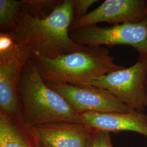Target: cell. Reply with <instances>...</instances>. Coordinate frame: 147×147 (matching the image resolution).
<instances>
[{
    "label": "cell",
    "mask_w": 147,
    "mask_h": 147,
    "mask_svg": "<svg viewBox=\"0 0 147 147\" xmlns=\"http://www.w3.org/2000/svg\"><path fill=\"white\" fill-rule=\"evenodd\" d=\"M74 20L73 0H62L49 16L35 18L21 8L16 26L12 31L14 39L33 53L53 58L83 49L70 36Z\"/></svg>",
    "instance_id": "1"
},
{
    "label": "cell",
    "mask_w": 147,
    "mask_h": 147,
    "mask_svg": "<svg viewBox=\"0 0 147 147\" xmlns=\"http://www.w3.org/2000/svg\"><path fill=\"white\" fill-rule=\"evenodd\" d=\"M32 58L46 83L79 87L92 86L101 77L124 68L115 62L104 47L86 46L82 50L53 58L32 52Z\"/></svg>",
    "instance_id": "2"
},
{
    "label": "cell",
    "mask_w": 147,
    "mask_h": 147,
    "mask_svg": "<svg viewBox=\"0 0 147 147\" xmlns=\"http://www.w3.org/2000/svg\"><path fill=\"white\" fill-rule=\"evenodd\" d=\"M19 98L26 127L61 121L82 123L80 115L42 79L32 58L21 74Z\"/></svg>",
    "instance_id": "3"
},
{
    "label": "cell",
    "mask_w": 147,
    "mask_h": 147,
    "mask_svg": "<svg viewBox=\"0 0 147 147\" xmlns=\"http://www.w3.org/2000/svg\"><path fill=\"white\" fill-rule=\"evenodd\" d=\"M147 55H139L136 63L107 74L94 81L92 86L106 89L132 110L147 109Z\"/></svg>",
    "instance_id": "4"
},
{
    "label": "cell",
    "mask_w": 147,
    "mask_h": 147,
    "mask_svg": "<svg viewBox=\"0 0 147 147\" xmlns=\"http://www.w3.org/2000/svg\"><path fill=\"white\" fill-rule=\"evenodd\" d=\"M70 36L79 45L104 47L125 45L133 47L139 55H147V19L110 27H83L70 31Z\"/></svg>",
    "instance_id": "5"
},
{
    "label": "cell",
    "mask_w": 147,
    "mask_h": 147,
    "mask_svg": "<svg viewBox=\"0 0 147 147\" xmlns=\"http://www.w3.org/2000/svg\"><path fill=\"white\" fill-rule=\"evenodd\" d=\"M32 55L30 48L19 43L11 50L0 53V114L22 124L19 86L22 70Z\"/></svg>",
    "instance_id": "6"
},
{
    "label": "cell",
    "mask_w": 147,
    "mask_h": 147,
    "mask_svg": "<svg viewBox=\"0 0 147 147\" xmlns=\"http://www.w3.org/2000/svg\"><path fill=\"white\" fill-rule=\"evenodd\" d=\"M79 115L86 112L126 113L134 111L106 89L93 86L79 87L67 84L47 83Z\"/></svg>",
    "instance_id": "7"
},
{
    "label": "cell",
    "mask_w": 147,
    "mask_h": 147,
    "mask_svg": "<svg viewBox=\"0 0 147 147\" xmlns=\"http://www.w3.org/2000/svg\"><path fill=\"white\" fill-rule=\"evenodd\" d=\"M147 19V0H106L94 10L73 21L70 31L105 22L112 26Z\"/></svg>",
    "instance_id": "8"
},
{
    "label": "cell",
    "mask_w": 147,
    "mask_h": 147,
    "mask_svg": "<svg viewBox=\"0 0 147 147\" xmlns=\"http://www.w3.org/2000/svg\"><path fill=\"white\" fill-rule=\"evenodd\" d=\"M26 127L36 138L51 147H89L96 133L83 123L67 121Z\"/></svg>",
    "instance_id": "9"
},
{
    "label": "cell",
    "mask_w": 147,
    "mask_h": 147,
    "mask_svg": "<svg viewBox=\"0 0 147 147\" xmlns=\"http://www.w3.org/2000/svg\"><path fill=\"white\" fill-rule=\"evenodd\" d=\"M80 115L83 124L96 131L134 132L147 138V114L144 112H86Z\"/></svg>",
    "instance_id": "10"
},
{
    "label": "cell",
    "mask_w": 147,
    "mask_h": 147,
    "mask_svg": "<svg viewBox=\"0 0 147 147\" xmlns=\"http://www.w3.org/2000/svg\"><path fill=\"white\" fill-rule=\"evenodd\" d=\"M0 147H37L26 126L0 114Z\"/></svg>",
    "instance_id": "11"
},
{
    "label": "cell",
    "mask_w": 147,
    "mask_h": 147,
    "mask_svg": "<svg viewBox=\"0 0 147 147\" xmlns=\"http://www.w3.org/2000/svg\"><path fill=\"white\" fill-rule=\"evenodd\" d=\"M21 8V0H0L1 32L14 30Z\"/></svg>",
    "instance_id": "12"
},
{
    "label": "cell",
    "mask_w": 147,
    "mask_h": 147,
    "mask_svg": "<svg viewBox=\"0 0 147 147\" xmlns=\"http://www.w3.org/2000/svg\"><path fill=\"white\" fill-rule=\"evenodd\" d=\"M62 0H21L22 8L35 18H44L50 15Z\"/></svg>",
    "instance_id": "13"
},
{
    "label": "cell",
    "mask_w": 147,
    "mask_h": 147,
    "mask_svg": "<svg viewBox=\"0 0 147 147\" xmlns=\"http://www.w3.org/2000/svg\"><path fill=\"white\" fill-rule=\"evenodd\" d=\"M98 2H99L98 0H73V21L77 20L87 15L89 8Z\"/></svg>",
    "instance_id": "14"
},
{
    "label": "cell",
    "mask_w": 147,
    "mask_h": 147,
    "mask_svg": "<svg viewBox=\"0 0 147 147\" xmlns=\"http://www.w3.org/2000/svg\"><path fill=\"white\" fill-rule=\"evenodd\" d=\"M99 147H113L111 138L110 133L98 131Z\"/></svg>",
    "instance_id": "15"
},
{
    "label": "cell",
    "mask_w": 147,
    "mask_h": 147,
    "mask_svg": "<svg viewBox=\"0 0 147 147\" xmlns=\"http://www.w3.org/2000/svg\"><path fill=\"white\" fill-rule=\"evenodd\" d=\"M89 147H99V141H98V131H96L94 137L90 143Z\"/></svg>",
    "instance_id": "16"
},
{
    "label": "cell",
    "mask_w": 147,
    "mask_h": 147,
    "mask_svg": "<svg viewBox=\"0 0 147 147\" xmlns=\"http://www.w3.org/2000/svg\"><path fill=\"white\" fill-rule=\"evenodd\" d=\"M34 138L35 139V141H36V143L37 147H51L50 146H49L48 144H47L39 141L38 140H37V138H36L34 137Z\"/></svg>",
    "instance_id": "17"
},
{
    "label": "cell",
    "mask_w": 147,
    "mask_h": 147,
    "mask_svg": "<svg viewBox=\"0 0 147 147\" xmlns=\"http://www.w3.org/2000/svg\"><path fill=\"white\" fill-rule=\"evenodd\" d=\"M146 89L147 91V78H146Z\"/></svg>",
    "instance_id": "18"
}]
</instances>
